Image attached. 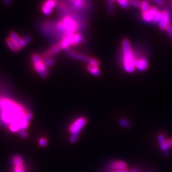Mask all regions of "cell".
<instances>
[{"label":"cell","mask_w":172,"mask_h":172,"mask_svg":"<svg viewBox=\"0 0 172 172\" xmlns=\"http://www.w3.org/2000/svg\"><path fill=\"white\" fill-rule=\"evenodd\" d=\"M9 37L10 38L13 42H16V43L20 49L25 47L28 44L30 43L32 40V38L31 36L27 35L22 38L19 36L18 34H17L16 32H11L10 33Z\"/></svg>","instance_id":"obj_5"},{"label":"cell","mask_w":172,"mask_h":172,"mask_svg":"<svg viewBox=\"0 0 172 172\" xmlns=\"http://www.w3.org/2000/svg\"><path fill=\"white\" fill-rule=\"evenodd\" d=\"M86 5V0H75L73 2V7L76 10H81Z\"/></svg>","instance_id":"obj_18"},{"label":"cell","mask_w":172,"mask_h":172,"mask_svg":"<svg viewBox=\"0 0 172 172\" xmlns=\"http://www.w3.org/2000/svg\"><path fill=\"white\" fill-rule=\"evenodd\" d=\"M56 0H46L42 7L43 13L47 16H50L52 12L53 9L56 7Z\"/></svg>","instance_id":"obj_6"},{"label":"cell","mask_w":172,"mask_h":172,"mask_svg":"<svg viewBox=\"0 0 172 172\" xmlns=\"http://www.w3.org/2000/svg\"><path fill=\"white\" fill-rule=\"evenodd\" d=\"M71 40L72 43V45L77 46L80 43L83 41V37L80 34L75 33L74 34L71 36Z\"/></svg>","instance_id":"obj_13"},{"label":"cell","mask_w":172,"mask_h":172,"mask_svg":"<svg viewBox=\"0 0 172 172\" xmlns=\"http://www.w3.org/2000/svg\"><path fill=\"white\" fill-rule=\"evenodd\" d=\"M109 169L111 172H115L127 170V164L122 161H112L109 165Z\"/></svg>","instance_id":"obj_9"},{"label":"cell","mask_w":172,"mask_h":172,"mask_svg":"<svg viewBox=\"0 0 172 172\" xmlns=\"http://www.w3.org/2000/svg\"><path fill=\"white\" fill-rule=\"evenodd\" d=\"M128 1L130 6L136 8H140L141 0H128Z\"/></svg>","instance_id":"obj_23"},{"label":"cell","mask_w":172,"mask_h":172,"mask_svg":"<svg viewBox=\"0 0 172 172\" xmlns=\"http://www.w3.org/2000/svg\"><path fill=\"white\" fill-rule=\"evenodd\" d=\"M6 43L9 48L10 49L11 51H12L14 52H17L20 50V48L18 47V45L16 43V42H13L12 39L8 37L7 38L6 40Z\"/></svg>","instance_id":"obj_14"},{"label":"cell","mask_w":172,"mask_h":172,"mask_svg":"<svg viewBox=\"0 0 172 172\" xmlns=\"http://www.w3.org/2000/svg\"><path fill=\"white\" fill-rule=\"evenodd\" d=\"M166 143H167V145H168V148L170 149L172 147V137L170 138L169 139L166 140Z\"/></svg>","instance_id":"obj_34"},{"label":"cell","mask_w":172,"mask_h":172,"mask_svg":"<svg viewBox=\"0 0 172 172\" xmlns=\"http://www.w3.org/2000/svg\"><path fill=\"white\" fill-rule=\"evenodd\" d=\"M87 63H89V65L93 66L98 67L100 65V62L98 60H96V59H94V58H89V60Z\"/></svg>","instance_id":"obj_27"},{"label":"cell","mask_w":172,"mask_h":172,"mask_svg":"<svg viewBox=\"0 0 172 172\" xmlns=\"http://www.w3.org/2000/svg\"><path fill=\"white\" fill-rule=\"evenodd\" d=\"M12 163L15 166L23 165V159L20 156H15L12 159Z\"/></svg>","instance_id":"obj_20"},{"label":"cell","mask_w":172,"mask_h":172,"mask_svg":"<svg viewBox=\"0 0 172 172\" xmlns=\"http://www.w3.org/2000/svg\"><path fill=\"white\" fill-rule=\"evenodd\" d=\"M115 172H128V171H127V170H122V171H115Z\"/></svg>","instance_id":"obj_36"},{"label":"cell","mask_w":172,"mask_h":172,"mask_svg":"<svg viewBox=\"0 0 172 172\" xmlns=\"http://www.w3.org/2000/svg\"><path fill=\"white\" fill-rule=\"evenodd\" d=\"M13 172H26V171H25V170H24L23 165H21V166H15Z\"/></svg>","instance_id":"obj_30"},{"label":"cell","mask_w":172,"mask_h":172,"mask_svg":"<svg viewBox=\"0 0 172 172\" xmlns=\"http://www.w3.org/2000/svg\"><path fill=\"white\" fill-rule=\"evenodd\" d=\"M34 68L42 78H46L48 76V70L42 59L37 54H34L31 56Z\"/></svg>","instance_id":"obj_3"},{"label":"cell","mask_w":172,"mask_h":172,"mask_svg":"<svg viewBox=\"0 0 172 172\" xmlns=\"http://www.w3.org/2000/svg\"><path fill=\"white\" fill-rule=\"evenodd\" d=\"M158 11H159L158 8L155 7H151L148 11L144 13H142V19H143V20L145 22L151 23L152 21V17H153L154 15Z\"/></svg>","instance_id":"obj_11"},{"label":"cell","mask_w":172,"mask_h":172,"mask_svg":"<svg viewBox=\"0 0 172 172\" xmlns=\"http://www.w3.org/2000/svg\"><path fill=\"white\" fill-rule=\"evenodd\" d=\"M69 1H71V2H73L74 1H75V0H69Z\"/></svg>","instance_id":"obj_37"},{"label":"cell","mask_w":172,"mask_h":172,"mask_svg":"<svg viewBox=\"0 0 172 172\" xmlns=\"http://www.w3.org/2000/svg\"><path fill=\"white\" fill-rule=\"evenodd\" d=\"M88 120L86 117H78L68 127V131L71 135H80L82 130L87 124Z\"/></svg>","instance_id":"obj_4"},{"label":"cell","mask_w":172,"mask_h":172,"mask_svg":"<svg viewBox=\"0 0 172 172\" xmlns=\"http://www.w3.org/2000/svg\"><path fill=\"white\" fill-rule=\"evenodd\" d=\"M47 144H48V141H47V138H45L42 137L38 140V145H40V147H45L47 145Z\"/></svg>","instance_id":"obj_28"},{"label":"cell","mask_w":172,"mask_h":172,"mask_svg":"<svg viewBox=\"0 0 172 172\" xmlns=\"http://www.w3.org/2000/svg\"><path fill=\"white\" fill-rule=\"evenodd\" d=\"M0 112L4 124H19V126L26 113L21 105L5 98H0Z\"/></svg>","instance_id":"obj_1"},{"label":"cell","mask_w":172,"mask_h":172,"mask_svg":"<svg viewBox=\"0 0 172 172\" xmlns=\"http://www.w3.org/2000/svg\"><path fill=\"white\" fill-rule=\"evenodd\" d=\"M33 117V115L32 113L30 112H28L26 113V115L25 116H24V119H25L27 122H29L32 120Z\"/></svg>","instance_id":"obj_29"},{"label":"cell","mask_w":172,"mask_h":172,"mask_svg":"<svg viewBox=\"0 0 172 172\" xmlns=\"http://www.w3.org/2000/svg\"><path fill=\"white\" fill-rule=\"evenodd\" d=\"M66 51L68 54L69 56H70L71 58L74 59V60H80V57L81 54H78L76 52L73 51L70 48L67 49V50H66Z\"/></svg>","instance_id":"obj_21"},{"label":"cell","mask_w":172,"mask_h":172,"mask_svg":"<svg viewBox=\"0 0 172 172\" xmlns=\"http://www.w3.org/2000/svg\"><path fill=\"white\" fill-rule=\"evenodd\" d=\"M42 60L47 66H52L55 64V61L52 57H45Z\"/></svg>","instance_id":"obj_25"},{"label":"cell","mask_w":172,"mask_h":172,"mask_svg":"<svg viewBox=\"0 0 172 172\" xmlns=\"http://www.w3.org/2000/svg\"><path fill=\"white\" fill-rule=\"evenodd\" d=\"M87 70L91 75L95 77H99L101 74V71L98 66H93L89 65L87 66Z\"/></svg>","instance_id":"obj_17"},{"label":"cell","mask_w":172,"mask_h":172,"mask_svg":"<svg viewBox=\"0 0 172 172\" xmlns=\"http://www.w3.org/2000/svg\"><path fill=\"white\" fill-rule=\"evenodd\" d=\"M161 17V12L159 10L154 15L153 17H152V23H154V24H158L159 21H160V19Z\"/></svg>","instance_id":"obj_26"},{"label":"cell","mask_w":172,"mask_h":172,"mask_svg":"<svg viewBox=\"0 0 172 172\" xmlns=\"http://www.w3.org/2000/svg\"><path fill=\"white\" fill-rule=\"evenodd\" d=\"M59 43H60L61 49H65V50H67V49L70 48L71 45H72L71 37L63 38V40Z\"/></svg>","instance_id":"obj_15"},{"label":"cell","mask_w":172,"mask_h":172,"mask_svg":"<svg viewBox=\"0 0 172 172\" xmlns=\"http://www.w3.org/2000/svg\"><path fill=\"white\" fill-rule=\"evenodd\" d=\"M157 139H158V141L159 142L160 149L164 152L165 155H168L170 153V149L168 148V145H167L165 135L163 134H159L158 136H157Z\"/></svg>","instance_id":"obj_10"},{"label":"cell","mask_w":172,"mask_h":172,"mask_svg":"<svg viewBox=\"0 0 172 172\" xmlns=\"http://www.w3.org/2000/svg\"><path fill=\"white\" fill-rule=\"evenodd\" d=\"M151 1H153L159 6H163L165 4L164 0H151Z\"/></svg>","instance_id":"obj_33"},{"label":"cell","mask_w":172,"mask_h":172,"mask_svg":"<svg viewBox=\"0 0 172 172\" xmlns=\"http://www.w3.org/2000/svg\"><path fill=\"white\" fill-rule=\"evenodd\" d=\"M166 32L168 33L169 36L170 37L171 39H172V25L170 24V25L168 26V28H166Z\"/></svg>","instance_id":"obj_32"},{"label":"cell","mask_w":172,"mask_h":172,"mask_svg":"<svg viewBox=\"0 0 172 172\" xmlns=\"http://www.w3.org/2000/svg\"><path fill=\"white\" fill-rule=\"evenodd\" d=\"M119 6L123 9H127L130 7L128 0H116Z\"/></svg>","instance_id":"obj_24"},{"label":"cell","mask_w":172,"mask_h":172,"mask_svg":"<svg viewBox=\"0 0 172 172\" xmlns=\"http://www.w3.org/2000/svg\"><path fill=\"white\" fill-rule=\"evenodd\" d=\"M170 17L169 13L164 10L161 12V17L160 19V21L158 23L159 27L161 30H166V28L170 25Z\"/></svg>","instance_id":"obj_8"},{"label":"cell","mask_w":172,"mask_h":172,"mask_svg":"<svg viewBox=\"0 0 172 172\" xmlns=\"http://www.w3.org/2000/svg\"><path fill=\"white\" fill-rule=\"evenodd\" d=\"M119 124L121 126L124 128H130L131 127V122L124 118H121L119 120Z\"/></svg>","instance_id":"obj_22"},{"label":"cell","mask_w":172,"mask_h":172,"mask_svg":"<svg viewBox=\"0 0 172 172\" xmlns=\"http://www.w3.org/2000/svg\"><path fill=\"white\" fill-rule=\"evenodd\" d=\"M106 8L107 12L109 13L110 16H112L115 14V4L114 1H111V0H108L107 4H106Z\"/></svg>","instance_id":"obj_16"},{"label":"cell","mask_w":172,"mask_h":172,"mask_svg":"<svg viewBox=\"0 0 172 172\" xmlns=\"http://www.w3.org/2000/svg\"><path fill=\"white\" fill-rule=\"evenodd\" d=\"M61 50V46L60 45V43H57L55 44L54 45L52 46L51 48H50L47 51L46 53H45V54L43 55V58H45V57H51L53 56H55L57 54L60 52Z\"/></svg>","instance_id":"obj_12"},{"label":"cell","mask_w":172,"mask_h":172,"mask_svg":"<svg viewBox=\"0 0 172 172\" xmlns=\"http://www.w3.org/2000/svg\"><path fill=\"white\" fill-rule=\"evenodd\" d=\"M111 1H115V0H111Z\"/></svg>","instance_id":"obj_38"},{"label":"cell","mask_w":172,"mask_h":172,"mask_svg":"<svg viewBox=\"0 0 172 172\" xmlns=\"http://www.w3.org/2000/svg\"><path fill=\"white\" fill-rule=\"evenodd\" d=\"M122 65L124 70L129 73H132L135 71V67L133 65L135 55L133 52L131 45L128 39H124L122 41Z\"/></svg>","instance_id":"obj_2"},{"label":"cell","mask_w":172,"mask_h":172,"mask_svg":"<svg viewBox=\"0 0 172 172\" xmlns=\"http://www.w3.org/2000/svg\"><path fill=\"white\" fill-rule=\"evenodd\" d=\"M11 1H12V0H4V3H5V4H7V5H8V4H10V3H11Z\"/></svg>","instance_id":"obj_35"},{"label":"cell","mask_w":172,"mask_h":172,"mask_svg":"<svg viewBox=\"0 0 172 172\" xmlns=\"http://www.w3.org/2000/svg\"><path fill=\"white\" fill-rule=\"evenodd\" d=\"M133 65L135 68L138 69L140 71L144 72L146 71L149 68L148 61L145 57L135 58Z\"/></svg>","instance_id":"obj_7"},{"label":"cell","mask_w":172,"mask_h":172,"mask_svg":"<svg viewBox=\"0 0 172 172\" xmlns=\"http://www.w3.org/2000/svg\"><path fill=\"white\" fill-rule=\"evenodd\" d=\"M18 134L20 135L22 138H26L28 137V133L26 130H21L18 133Z\"/></svg>","instance_id":"obj_31"},{"label":"cell","mask_w":172,"mask_h":172,"mask_svg":"<svg viewBox=\"0 0 172 172\" xmlns=\"http://www.w3.org/2000/svg\"><path fill=\"white\" fill-rule=\"evenodd\" d=\"M150 2L149 0H142L140 10L142 13H144L149 10L150 8Z\"/></svg>","instance_id":"obj_19"}]
</instances>
